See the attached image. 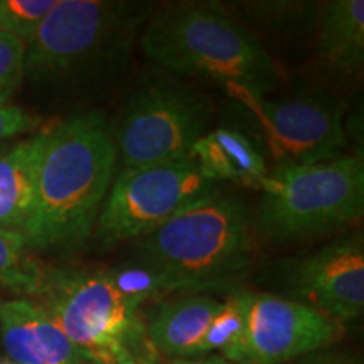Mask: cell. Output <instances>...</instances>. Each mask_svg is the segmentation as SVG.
<instances>
[{
    "instance_id": "1",
    "label": "cell",
    "mask_w": 364,
    "mask_h": 364,
    "mask_svg": "<svg viewBox=\"0 0 364 364\" xmlns=\"http://www.w3.org/2000/svg\"><path fill=\"white\" fill-rule=\"evenodd\" d=\"M115 161V135L103 113H83L46 132L33 204L19 231L26 247L83 243L110 191Z\"/></svg>"
},
{
    "instance_id": "2",
    "label": "cell",
    "mask_w": 364,
    "mask_h": 364,
    "mask_svg": "<svg viewBox=\"0 0 364 364\" xmlns=\"http://www.w3.org/2000/svg\"><path fill=\"white\" fill-rule=\"evenodd\" d=\"M140 46L167 70L221 81L230 90L257 97L279 81L260 41L215 2H177L159 9Z\"/></svg>"
},
{
    "instance_id": "3",
    "label": "cell",
    "mask_w": 364,
    "mask_h": 364,
    "mask_svg": "<svg viewBox=\"0 0 364 364\" xmlns=\"http://www.w3.org/2000/svg\"><path fill=\"white\" fill-rule=\"evenodd\" d=\"M139 248V267L156 295L223 282L252 260L247 209L233 198L208 196L145 235Z\"/></svg>"
},
{
    "instance_id": "4",
    "label": "cell",
    "mask_w": 364,
    "mask_h": 364,
    "mask_svg": "<svg viewBox=\"0 0 364 364\" xmlns=\"http://www.w3.org/2000/svg\"><path fill=\"white\" fill-rule=\"evenodd\" d=\"M154 9L149 2L58 0L26 46L24 76L44 83L102 73Z\"/></svg>"
},
{
    "instance_id": "5",
    "label": "cell",
    "mask_w": 364,
    "mask_h": 364,
    "mask_svg": "<svg viewBox=\"0 0 364 364\" xmlns=\"http://www.w3.org/2000/svg\"><path fill=\"white\" fill-rule=\"evenodd\" d=\"M260 189L257 225L270 240L287 241L334 230L363 215V157L275 167Z\"/></svg>"
},
{
    "instance_id": "6",
    "label": "cell",
    "mask_w": 364,
    "mask_h": 364,
    "mask_svg": "<svg viewBox=\"0 0 364 364\" xmlns=\"http://www.w3.org/2000/svg\"><path fill=\"white\" fill-rule=\"evenodd\" d=\"M39 306L73 343L102 364L134 358L140 300L122 289L113 272L43 273Z\"/></svg>"
},
{
    "instance_id": "7",
    "label": "cell",
    "mask_w": 364,
    "mask_h": 364,
    "mask_svg": "<svg viewBox=\"0 0 364 364\" xmlns=\"http://www.w3.org/2000/svg\"><path fill=\"white\" fill-rule=\"evenodd\" d=\"M216 193V182L191 157L124 169L112 182L98 215V238L112 245L145 236Z\"/></svg>"
},
{
    "instance_id": "8",
    "label": "cell",
    "mask_w": 364,
    "mask_h": 364,
    "mask_svg": "<svg viewBox=\"0 0 364 364\" xmlns=\"http://www.w3.org/2000/svg\"><path fill=\"white\" fill-rule=\"evenodd\" d=\"M208 107L198 95L169 85L140 90L127 103L117 130L124 169L189 157L204 135Z\"/></svg>"
},
{
    "instance_id": "9",
    "label": "cell",
    "mask_w": 364,
    "mask_h": 364,
    "mask_svg": "<svg viewBox=\"0 0 364 364\" xmlns=\"http://www.w3.org/2000/svg\"><path fill=\"white\" fill-rule=\"evenodd\" d=\"M243 324L223 349L233 364H282L339 339V322L307 304L270 294H243Z\"/></svg>"
},
{
    "instance_id": "10",
    "label": "cell",
    "mask_w": 364,
    "mask_h": 364,
    "mask_svg": "<svg viewBox=\"0 0 364 364\" xmlns=\"http://www.w3.org/2000/svg\"><path fill=\"white\" fill-rule=\"evenodd\" d=\"M231 93L258 122L277 167L332 161L344 147L343 113L331 100H265L241 90Z\"/></svg>"
},
{
    "instance_id": "11",
    "label": "cell",
    "mask_w": 364,
    "mask_h": 364,
    "mask_svg": "<svg viewBox=\"0 0 364 364\" xmlns=\"http://www.w3.org/2000/svg\"><path fill=\"white\" fill-rule=\"evenodd\" d=\"M290 282L307 306L332 321H353L364 311V247L359 236L332 241L292 262Z\"/></svg>"
},
{
    "instance_id": "12",
    "label": "cell",
    "mask_w": 364,
    "mask_h": 364,
    "mask_svg": "<svg viewBox=\"0 0 364 364\" xmlns=\"http://www.w3.org/2000/svg\"><path fill=\"white\" fill-rule=\"evenodd\" d=\"M0 341L16 364H102L73 343L53 317L29 299L0 297Z\"/></svg>"
},
{
    "instance_id": "13",
    "label": "cell",
    "mask_w": 364,
    "mask_h": 364,
    "mask_svg": "<svg viewBox=\"0 0 364 364\" xmlns=\"http://www.w3.org/2000/svg\"><path fill=\"white\" fill-rule=\"evenodd\" d=\"M189 157L216 184L230 181L260 189L268 174L265 159L258 149L247 135L233 129H218L204 134L193 145Z\"/></svg>"
},
{
    "instance_id": "14",
    "label": "cell",
    "mask_w": 364,
    "mask_h": 364,
    "mask_svg": "<svg viewBox=\"0 0 364 364\" xmlns=\"http://www.w3.org/2000/svg\"><path fill=\"white\" fill-rule=\"evenodd\" d=\"M220 309V300L208 295L169 300L157 309L150 321V343L166 356L194 358L196 349Z\"/></svg>"
},
{
    "instance_id": "15",
    "label": "cell",
    "mask_w": 364,
    "mask_h": 364,
    "mask_svg": "<svg viewBox=\"0 0 364 364\" xmlns=\"http://www.w3.org/2000/svg\"><path fill=\"white\" fill-rule=\"evenodd\" d=\"M46 132L0 157V230L19 233L29 215Z\"/></svg>"
},
{
    "instance_id": "16",
    "label": "cell",
    "mask_w": 364,
    "mask_h": 364,
    "mask_svg": "<svg viewBox=\"0 0 364 364\" xmlns=\"http://www.w3.org/2000/svg\"><path fill=\"white\" fill-rule=\"evenodd\" d=\"M318 54L334 70L353 73L364 59V2L332 0L322 7Z\"/></svg>"
},
{
    "instance_id": "17",
    "label": "cell",
    "mask_w": 364,
    "mask_h": 364,
    "mask_svg": "<svg viewBox=\"0 0 364 364\" xmlns=\"http://www.w3.org/2000/svg\"><path fill=\"white\" fill-rule=\"evenodd\" d=\"M26 248L19 233L0 230V285L36 294L44 272L31 262Z\"/></svg>"
},
{
    "instance_id": "18",
    "label": "cell",
    "mask_w": 364,
    "mask_h": 364,
    "mask_svg": "<svg viewBox=\"0 0 364 364\" xmlns=\"http://www.w3.org/2000/svg\"><path fill=\"white\" fill-rule=\"evenodd\" d=\"M56 2L58 0H0V33L11 34L27 46Z\"/></svg>"
},
{
    "instance_id": "19",
    "label": "cell",
    "mask_w": 364,
    "mask_h": 364,
    "mask_svg": "<svg viewBox=\"0 0 364 364\" xmlns=\"http://www.w3.org/2000/svg\"><path fill=\"white\" fill-rule=\"evenodd\" d=\"M243 294H236L226 302H221V309L218 311L216 317L209 324L206 334L196 349L194 356H204V354L223 351L228 344L233 341L243 324Z\"/></svg>"
},
{
    "instance_id": "20",
    "label": "cell",
    "mask_w": 364,
    "mask_h": 364,
    "mask_svg": "<svg viewBox=\"0 0 364 364\" xmlns=\"http://www.w3.org/2000/svg\"><path fill=\"white\" fill-rule=\"evenodd\" d=\"M26 44L7 33H0V107L6 105L24 78Z\"/></svg>"
},
{
    "instance_id": "21",
    "label": "cell",
    "mask_w": 364,
    "mask_h": 364,
    "mask_svg": "<svg viewBox=\"0 0 364 364\" xmlns=\"http://www.w3.org/2000/svg\"><path fill=\"white\" fill-rule=\"evenodd\" d=\"M34 124V118L27 115L22 108L12 107V105L0 107V140L29 130Z\"/></svg>"
},
{
    "instance_id": "22",
    "label": "cell",
    "mask_w": 364,
    "mask_h": 364,
    "mask_svg": "<svg viewBox=\"0 0 364 364\" xmlns=\"http://www.w3.org/2000/svg\"><path fill=\"white\" fill-rule=\"evenodd\" d=\"M174 364H230L228 361H189V359H181V361H177Z\"/></svg>"
},
{
    "instance_id": "23",
    "label": "cell",
    "mask_w": 364,
    "mask_h": 364,
    "mask_svg": "<svg viewBox=\"0 0 364 364\" xmlns=\"http://www.w3.org/2000/svg\"><path fill=\"white\" fill-rule=\"evenodd\" d=\"M115 364H140L136 359H125V361H120V363H115Z\"/></svg>"
},
{
    "instance_id": "24",
    "label": "cell",
    "mask_w": 364,
    "mask_h": 364,
    "mask_svg": "<svg viewBox=\"0 0 364 364\" xmlns=\"http://www.w3.org/2000/svg\"><path fill=\"white\" fill-rule=\"evenodd\" d=\"M0 364H16V363H12V361H2V359H0Z\"/></svg>"
},
{
    "instance_id": "25",
    "label": "cell",
    "mask_w": 364,
    "mask_h": 364,
    "mask_svg": "<svg viewBox=\"0 0 364 364\" xmlns=\"http://www.w3.org/2000/svg\"><path fill=\"white\" fill-rule=\"evenodd\" d=\"M0 359H2V358H0Z\"/></svg>"
}]
</instances>
